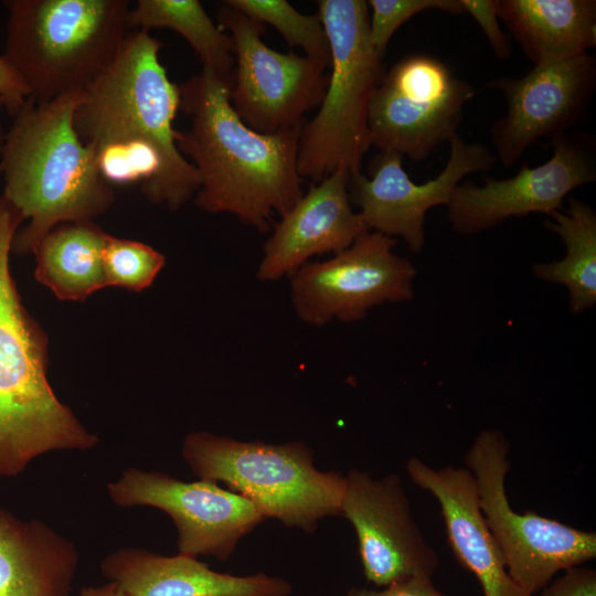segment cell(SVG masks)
<instances>
[{"instance_id": "1", "label": "cell", "mask_w": 596, "mask_h": 596, "mask_svg": "<svg viewBox=\"0 0 596 596\" xmlns=\"http://www.w3.org/2000/svg\"><path fill=\"white\" fill-rule=\"evenodd\" d=\"M161 47L148 31L129 30L114 62L84 91L73 123L107 184H139L149 202L177 211L200 180L177 147L180 92Z\"/></svg>"}, {"instance_id": "2", "label": "cell", "mask_w": 596, "mask_h": 596, "mask_svg": "<svg viewBox=\"0 0 596 596\" xmlns=\"http://www.w3.org/2000/svg\"><path fill=\"white\" fill-rule=\"evenodd\" d=\"M231 84L232 74L206 68L178 84L180 110L191 123L177 130L175 142L199 175L195 204L264 234L273 214L284 215L305 194L297 168L305 123L273 135L254 131L231 106Z\"/></svg>"}, {"instance_id": "3", "label": "cell", "mask_w": 596, "mask_h": 596, "mask_svg": "<svg viewBox=\"0 0 596 596\" xmlns=\"http://www.w3.org/2000/svg\"><path fill=\"white\" fill-rule=\"evenodd\" d=\"M83 97L84 89H75L45 102L28 98L4 135L2 195L29 221L14 236V254L32 253L53 227L93 221L114 203L113 188L74 128Z\"/></svg>"}, {"instance_id": "4", "label": "cell", "mask_w": 596, "mask_h": 596, "mask_svg": "<svg viewBox=\"0 0 596 596\" xmlns=\"http://www.w3.org/2000/svg\"><path fill=\"white\" fill-rule=\"evenodd\" d=\"M24 217L0 195V479L53 451L93 449L99 438L54 393L49 339L24 307L10 254Z\"/></svg>"}, {"instance_id": "5", "label": "cell", "mask_w": 596, "mask_h": 596, "mask_svg": "<svg viewBox=\"0 0 596 596\" xmlns=\"http://www.w3.org/2000/svg\"><path fill=\"white\" fill-rule=\"evenodd\" d=\"M6 53L45 102L86 89L114 62L129 32L127 0H8Z\"/></svg>"}, {"instance_id": "6", "label": "cell", "mask_w": 596, "mask_h": 596, "mask_svg": "<svg viewBox=\"0 0 596 596\" xmlns=\"http://www.w3.org/2000/svg\"><path fill=\"white\" fill-rule=\"evenodd\" d=\"M181 454L199 479L225 485L265 519L312 533L323 518L341 515L345 476L319 470L304 441L270 444L198 430L184 437Z\"/></svg>"}, {"instance_id": "7", "label": "cell", "mask_w": 596, "mask_h": 596, "mask_svg": "<svg viewBox=\"0 0 596 596\" xmlns=\"http://www.w3.org/2000/svg\"><path fill=\"white\" fill-rule=\"evenodd\" d=\"M331 73L317 115L305 121L298 143V173L313 184L338 169L350 177L361 172L371 147L369 107L383 74L382 58L369 38V6L364 0H319Z\"/></svg>"}, {"instance_id": "8", "label": "cell", "mask_w": 596, "mask_h": 596, "mask_svg": "<svg viewBox=\"0 0 596 596\" xmlns=\"http://www.w3.org/2000/svg\"><path fill=\"white\" fill-rule=\"evenodd\" d=\"M510 445L497 429L481 430L465 455L479 505L515 584L534 596L554 576L596 557V533L528 510L515 512L505 492Z\"/></svg>"}, {"instance_id": "9", "label": "cell", "mask_w": 596, "mask_h": 596, "mask_svg": "<svg viewBox=\"0 0 596 596\" xmlns=\"http://www.w3.org/2000/svg\"><path fill=\"white\" fill-rule=\"evenodd\" d=\"M217 25L230 31L235 72L230 103L238 118L259 134L273 135L304 124L319 107L329 83L328 66L294 52L279 53L262 36L266 25L224 1Z\"/></svg>"}, {"instance_id": "10", "label": "cell", "mask_w": 596, "mask_h": 596, "mask_svg": "<svg viewBox=\"0 0 596 596\" xmlns=\"http://www.w3.org/2000/svg\"><path fill=\"white\" fill-rule=\"evenodd\" d=\"M476 95L439 58L407 55L384 72L369 107L371 146L419 161L457 134L465 105Z\"/></svg>"}, {"instance_id": "11", "label": "cell", "mask_w": 596, "mask_h": 596, "mask_svg": "<svg viewBox=\"0 0 596 596\" xmlns=\"http://www.w3.org/2000/svg\"><path fill=\"white\" fill-rule=\"evenodd\" d=\"M396 240L366 232L324 262L307 263L290 277L291 305L305 323L354 322L384 302L413 298V265L393 253Z\"/></svg>"}, {"instance_id": "12", "label": "cell", "mask_w": 596, "mask_h": 596, "mask_svg": "<svg viewBox=\"0 0 596 596\" xmlns=\"http://www.w3.org/2000/svg\"><path fill=\"white\" fill-rule=\"evenodd\" d=\"M113 503L150 507L168 514L177 529L179 554L226 561L240 541L266 519L246 498L199 479L182 481L161 471L130 467L107 485Z\"/></svg>"}, {"instance_id": "13", "label": "cell", "mask_w": 596, "mask_h": 596, "mask_svg": "<svg viewBox=\"0 0 596 596\" xmlns=\"http://www.w3.org/2000/svg\"><path fill=\"white\" fill-rule=\"evenodd\" d=\"M552 157L526 163L508 179L485 178L483 185L458 184L448 203V220L462 235H472L510 217L560 211L574 189L595 182L596 153L590 136L570 131L551 140Z\"/></svg>"}, {"instance_id": "14", "label": "cell", "mask_w": 596, "mask_h": 596, "mask_svg": "<svg viewBox=\"0 0 596 596\" xmlns=\"http://www.w3.org/2000/svg\"><path fill=\"white\" fill-rule=\"evenodd\" d=\"M449 158L440 173L423 183L413 182L403 169V156L380 151L370 161L366 177L350 178L349 196L360 209L369 231L402 237L413 253L425 243V217L429 209L448 205L455 188L465 177L493 168V151L480 142H466L458 134L449 139Z\"/></svg>"}, {"instance_id": "15", "label": "cell", "mask_w": 596, "mask_h": 596, "mask_svg": "<svg viewBox=\"0 0 596 596\" xmlns=\"http://www.w3.org/2000/svg\"><path fill=\"white\" fill-rule=\"evenodd\" d=\"M485 88L505 97L507 113L490 131L496 158L511 167L540 139L551 141L584 123L596 89V58L587 52L521 77L492 79Z\"/></svg>"}, {"instance_id": "16", "label": "cell", "mask_w": 596, "mask_h": 596, "mask_svg": "<svg viewBox=\"0 0 596 596\" xmlns=\"http://www.w3.org/2000/svg\"><path fill=\"white\" fill-rule=\"evenodd\" d=\"M344 476L341 515L355 531L365 578L385 587L413 576L433 577L439 558L413 518L401 478L374 479L356 468Z\"/></svg>"}, {"instance_id": "17", "label": "cell", "mask_w": 596, "mask_h": 596, "mask_svg": "<svg viewBox=\"0 0 596 596\" xmlns=\"http://www.w3.org/2000/svg\"><path fill=\"white\" fill-rule=\"evenodd\" d=\"M350 174L338 169L310 190L273 226L263 247L256 277L275 281L291 277L308 259L338 254L369 232L349 196Z\"/></svg>"}, {"instance_id": "18", "label": "cell", "mask_w": 596, "mask_h": 596, "mask_svg": "<svg viewBox=\"0 0 596 596\" xmlns=\"http://www.w3.org/2000/svg\"><path fill=\"white\" fill-rule=\"evenodd\" d=\"M405 469L414 485L437 500L448 544L458 563L475 575L483 596H530L508 573L481 512L472 473L455 466L434 469L417 457L409 458Z\"/></svg>"}, {"instance_id": "19", "label": "cell", "mask_w": 596, "mask_h": 596, "mask_svg": "<svg viewBox=\"0 0 596 596\" xmlns=\"http://www.w3.org/2000/svg\"><path fill=\"white\" fill-rule=\"evenodd\" d=\"M102 575L129 596H290L291 584L264 572L233 575L182 554L120 547L100 563Z\"/></svg>"}, {"instance_id": "20", "label": "cell", "mask_w": 596, "mask_h": 596, "mask_svg": "<svg viewBox=\"0 0 596 596\" xmlns=\"http://www.w3.org/2000/svg\"><path fill=\"white\" fill-rule=\"evenodd\" d=\"M77 566L72 541L0 508V596H72Z\"/></svg>"}, {"instance_id": "21", "label": "cell", "mask_w": 596, "mask_h": 596, "mask_svg": "<svg viewBox=\"0 0 596 596\" xmlns=\"http://www.w3.org/2000/svg\"><path fill=\"white\" fill-rule=\"evenodd\" d=\"M496 6L534 66L579 56L596 45L595 0H496Z\"/></svg>"}, {"instance_id": "22", "label": "cell", "mask_w": 596, "mask_h": 596, "mask_svg": "<svg viewBox=\"0 0 596 596\" xmlns=\"http://www.w3.org/2000/svg\"><path fill=\"white\" fill-rule=\"evenodd\" d=\"M108 233L93 221L60 224L35 245L36 280L57 299L82 301L108 287L103 249Z\"/></svg>"}, {"instance_id": "23", "label": "cell", "mask_w": 596, "mask_h": 596, "mask_svg": "<svg viewBox=\"0 0 596 596\" xmlns=\"http://www.w3.org/2000/svg\"><path fill=\"white\" fill-rule=\"evenodd\" d=\"M567 209L552 214L545 226L565 244L563 259L534 264V275L545 281L566 286L570 308L578 315L596 302V213L585 202L568 198Z\"/></svg>"}, {"instance_id": "24", "label": "cell", "mask_w": 596, "mask_h": 596, "mask_svg": "<svg viewBox=\"0 0 596 596\" xmlns=\"http://www.w3.org/2000/svg\"><path fill=\"white\" fill-rule=\"evenodd\" d=\"M127 22L129 30L170 29L191 45L202 68L222 75L233 73L232 39L212 21L198 0H138L129 9Z\"/></svg>"}, {"instance_id": "25", "label": "cell", "mask_w": 596, "mask_h": 596, "mask_svg": "<svg viewBox=\"0 0 596 596\" xmlns=\"http://www.w3.org/2000/svg\"><path fill=\"white\" fill-rule=\"evenodd\" d=\"M226 4L262 23L273 25L290 49L331 65L329 40L318 14H304L285 0H226Z\"/></svg>"}, {"instance_id": "26", "label": "cell", "mask_w": 596, "mask_h": 596, "mask_svg": "<svg viewBox=\"0 0 596 596\" xmlns=\"http://www.w3.org/2000/svg\"><path fill=\"white\" fill-rule=\"evenodd\" d=\"M107 286L141 291L155 281L166 257L150 245L107 235L103 249Z\"/></svg>"}, {"instance_id": "27", "label": "cell", "mask_w": 596, "mask_h": 596, "mask_svg": "<svg viewBox=\"0 0 596 596\" xmlns=\"http://www.w3.org/2000/svg\"><path fill=\"white\" fill-rule=\"evenodd\" d=\"M368 6L370 42L381 57L396 30L414 15L432 9L465 13L460 0H370Z\"/></svg>"}, {"instance_id": "28", "label": "cell", "mask_w": 596, "mask_h": 596, "mask_svg": "<svg viewBox=\"0 0 596 596\" xmlns=\"http://www.w3.org/2000/svg\"><path fill=\"white\" fill-rule=\"evenodd\" d=\"M460 3L465 13H469L479 24L496 56L508 58L511 54L510 41L500 28L496 0H460Z\"/></svg>"}, {"instance_id": "29", "label": "cell", "mask_w": 596, "mask_h": 596, "mask_svg": "<svg viewBox=\"0 0 596 596\" xmlns=\"http://www.w3.org/2000/svg\"><path fill=\"white\" fill-rule=\"evenodd\" d=\"M536 596H596V571L585 566L566 570Z\"/></svg>"}, {"instance_id": "30", "label": "cell", "mask_w": 596, "mask_h": 596, "mask_svg": "<svg viewBox=\"0 0 596 596\" xmlns=\"http://www.w3.org/2000/svg\"><path fill=\"white\" fill-rule=\"evenodd\" d=\"M345 596H446L440 593L428 576H413L393 583L382 589L351 588Z\"/></svg>"}, {"instance_id": "31", "label": "cell", "mask_w": 596, "mask_h": 596, "mask_svg": "<svg viewBox=\"0 0 596 596\" xmlns=\"http://www.w3.org/2000/svg\"><path fill=\"white\" fill-rule=\"evenodd\" d=\"M0 97L8 114L14 117L29 98V91L4 55H0Z\"/></svg>"}, {"instance_id": "32", "label": "cell", "mask_w": 596, "mask_h": 596, "mask_svg": "<svg viewBox=\"0 0 596 596\" xmlns=\"http://www.w3.org/2000/svg\"><path fill=\"white\" fill-rule=\"evenodd\" d=\"M79 596H129L121 587L114 582H107L100 586L84 587Z\"/></svg>"}, {"instance_id": "33", "label": "cell", "mask_w": 596, "mask_h": 596, "mask_svg": "<svg viewBox=\"0 0 596 596\" xmlns=\"http://www.w3.org/2000/svg\"><path fill=\"white\" fill-rule=\"evenodd\" d=\"M3 107V102L0 97V151H1V148H2V145H3V140H4V135L6 132L3 131V128H2V124H1V110H2Z\"/></svg>"}]
</instances>
